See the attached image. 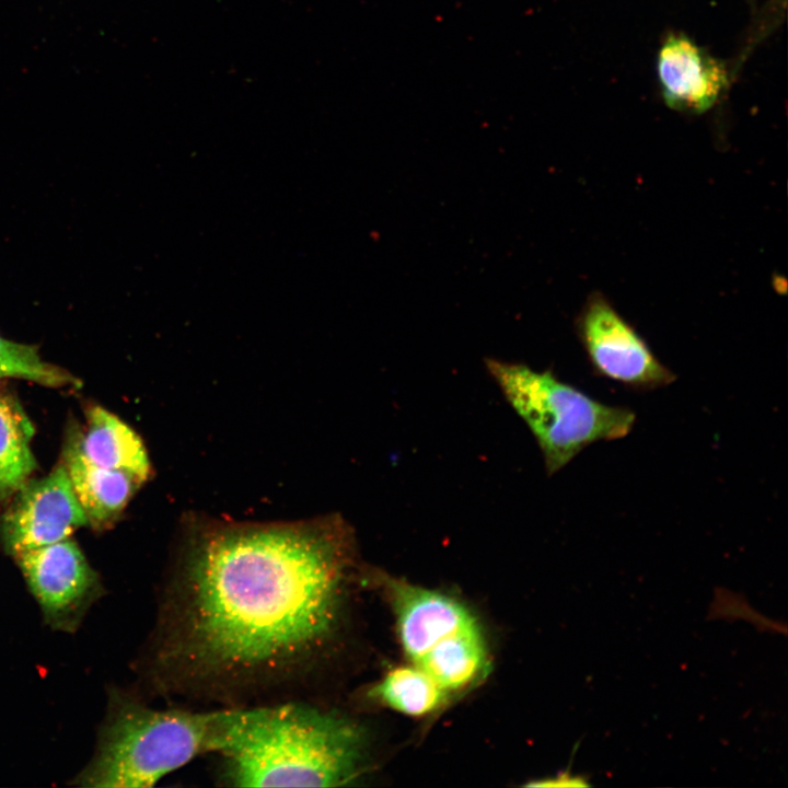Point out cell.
Wrapping results in <instances>:
<instances>
[{
    "mask_svg": "<svg viewBox=\"0 0 788 788\" xmlns=\"http://www.w3.org/2000/svg\"><path fill=\"white\" fill-rule=\"evenodd\" d=\"M84 525H89L88 519L61 463L18 490L3 515L1 531L5 549L16 555L68 538Z\"/></svg>",
    "mask_w": 788,
    "mask_h": 788,
    "instance_id": "52a82bcc",
    "label": "cell"
},
{
    "mask_svg": "<svg viewBox=\"0 0 788 788\" xmlns=\"http://www.w3.org/2000/svg\"><path fill=\"white\" fill-rule=\"evenodd\" d=\"M10 378L51 387L80 385L68 371L44 361L35 346L0 336V380Z\"/></svg>",
    "mask_w": 788,
    "mask_h": 788,
    "instance_id": "5bb4252c",
    "label": "cell"
},
{
    "mask_svg": "<svg viewBox=\"0 0 788 788\" xmlns=\"http://www.w3.org/2000/svg\"><path fill=\"white\" fill-rule=\"evenodd\" d=\"M62 463L89 524L96 528L113 523L142 484L130 474L91 463L77 438L66 447Z\"/></svg>",
    "mask_w": 788,
    "mask_h": 788,
    "instance_id": "30bf717a",
    "label": "cell"
},
{
    "mask_svg": "<svg viewBox=\"0 0 788 788\" xmlns=\"http://www.w3.org/2000/svg\"><path fill=\"white\" fill-rule=\"evenodd\" d=\"M486 370L525 422L552 476L594 442L626 437L636 422L628 407L604 404L559 380L552 370L486 358Z\"/></svg>",
    "mask_w": 788,
    "mask_h": 788,
    "instance_id": "277c9868",
    "label": "cell"
},
{
    "mask_svg": "<svg viewBox=\"0 0 788 788\" xmlns=\"http://www.w3.org/2000/svg\"><path fill=\"white\" fill-rule=\"evenodd\" d=\"M248 707H151L119 698L94 760L79 776L91 788H148L198 756L221 754L236 740Z\"/></svg>",
    "mask_w": 788,
    "mask_h": 788,
    "instance_id": "3957f363",
    "label": "cell"
},
{
    "mask_svg": "<svg viewBox=\"0 0 788 788\" xmlns=\"http://www.w3.org/2000/svg\"><path fill=\"white\" fill-rule=\"evenodd\" d=\"M77 440L84 457L97 466L125 472L141 483L151 473L148 453L140 437L101 406L89 409L86 430Z\"/></svg>",
    "mask_w": 788,
    "mask_h": 788,
    "instance_id": "8fae6325",
    "label": "cell"
},
{
    "mask_svg": "<svg viewBox=\"0 0 788 788\" xmlns=\"http://www.w3.org/2000/svg\"><path fill=\"white\" fill-rule=\"evenodd\" d=\"M233 787H341L367 768V735L344 712L315 700L254 706L234 744L218 755Z\"/></svg>",
    "mask_w": 788,
    "mask_h": 788,
    "instance_id": "7a4b0ae2",
    "label": "cell"
},
{
    "mask_svg": "<svg viewBox=\"0 0 788 788\" xmlns=\"http://www.w3.org/2000/svg\"><path fill=\"white\" fill-rule=\"evenodd\" d=\"M356 564L338 514L190 523L160 588L147 685L172 705L315 700Z\"/></svg>",
    "mask_w": 788,
    "mask_h": 788,
    "instance_id": "6da1fadb",
    "label": "cell"
},
{
    "mask_svg": "<svg viewBox=\"0 0 788 788\" xmlns=\"http://www.w3.org/2000/svg\"><path fill=\"white\" fill-rule=\"evenodd\" d=\"M369 695L396 711L419 717L440 708L449 693L424 671L410 664L389 671L369 691Z\"/></svg>",
    "mask_w": 788,
    "mask_h": 788,
    "instance_id": "4fadbf2b",
    "label": "cell"
},
{
    "mask_svg": "<svg viewBox=\"0 0 788 788\" xmlns=\"http://www.w3.org/2000/svg\"><path fill=\"white\" fill-rule=\"evenodd\" d=\"M586 778L580 776H572L568 773L558 774L554 778H546L544 780L531 783L528 786H544V787H576V786H588Z\"/></svg>",
    "mask_w": 788,
    "mask_h": 788,
    "instance_id": "9a60e30c",
    "label": "cell"
},
{
    "mask_svg": "<svg viewBox=\"0 0 788 788\" xmlns=\"http://www.w3.org/2000/svg\"><path fill=\"white\" fill-rule=\"evenodd\" d=\"M34 427L20 403L0 393V497L18 491L36 468Z\"/></svg>",
    "mask_w": 788,
    "mask_h": 788,
    "instance_id": "7c38bea8",
    "label": "cell"
},
{
    "mask_svg": "<svg viewBox=\"0 0 788 788\" xmlns=\"http://www.w3.org/2000/svg\"><path fill=\"white\" fill-rule=\"evenodd\" d=\"M403 651L448 693L480 681L489 672L482 627L462 602L436 590L383 575Z\"/></svg>",
    "mask_w": 788,
    "mask_h": 788,
    "instance_id": "5b68a950",
    "label": "cell"
},
{
    "mask_svg": "<svg viewBox=\"0 0 788 788\" xmlns=\"http://www.w3.org/2000/svg\"><path fill=\"white\" fill-rule=\"evenodd\" d=\"M656 71L665 105L692 114L711 109L730 82L726 63L683 33L664 37L657 51Z\"/></svg>",
    "mask_w": 788,
    "mask_h": 788,
    "instance_id": "9c48e42d",
    "label": "cell"
},
{
    "mask_svg": "<svg viewBox=\"0 0 788 788\" xmlns=\"http://www.w3.org/2000/svg\"><path fill=\"white\" fill-rule=\"evenodd\" d=\"M14 556L46 619L56 627L69 628L97 593L94 570L69 537Z\"/></svg>",
    "mask_w": 788,
    "mask_h": 788,
    "instance_id": "ba28073f",
    "label": "cell"
},
{
    "mask_svg": "<svg viewBox=\"0 0 788 788\" xmlns=\"http://www.w3.org/2000/svg\"><path fill=\"white\" fill-rule=\"evenodd\" d=\"M576 332L598 376L635 391H652L676 380L641 335L598 293L582 308Z\"/></svg>",
    "mask_w": 788,
    "mask_h": 788,
    "instance_id": "8992f818",
    "label": "cell"
}]
</instances>
